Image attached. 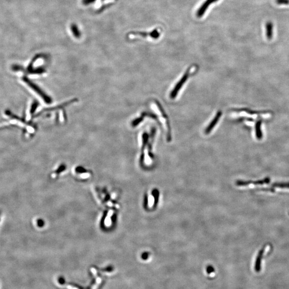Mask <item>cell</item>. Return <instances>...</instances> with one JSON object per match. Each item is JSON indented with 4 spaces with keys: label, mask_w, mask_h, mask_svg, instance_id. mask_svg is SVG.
Listing matches in <instances>:
<instances>
[{
    "label": "cell",
    "mask_w": 289,
    "mask_h": 289,
    "mask_svg": "<svg viewBox=\"0 0 289 289\" xmlns=\"http://www.w3.org/2000/svg\"><path fill=\"white\" fill-rule=\"evenodd\" d=\"M273 187L289 188V182L287 183H275L272 185Z\"/></svg>",
    "instance_id": "8"
},
{
    "label": "cell",
    "mask_w": 289,
    "mask_h": 289,
    "mask_svg": "<svg viewBox=\"0 0 289 289\" xmlns=\"http://www.w3.org/2000/svg\"><path fill=\"white\" fill-rule=\"evenodd\" d=\"M221 115H222V113L220 111H218V113L216 114V116L214 118V119L213 120L212 122L210 123L209 125H208V126H207L206 128L205 133L206 134H209L210 132L212 131V130L213 129L214 126L216 125V124L218 122V120L220 119V118L221 117Z\"/></svg>",
    "instance_id": "5"
},
{
    "label": "cell",
    "mask_w": 289,
    "mask_h": 289,
    "mask_svg": "<svg viewBox=\"0 0 289 289\" xmlns=\"http://www.w3.org/2000/svg\"><path fill=\"white\" fill-rule=\"evenodd\" d=\"M260 126H261V122H258L255 126V130H256V136L258 139H261L262 138V133H261Z\"/></svg>",
    "instance_id": "9"
},
{
    "label": "cell",
    "mask_w": 289,
    "mask_h": 289,
    "mask_svg": "<svg viewBox=\"0 0 289 289\" xmlns=\"http://www.w3.org/2000/svg\"><path fill=\"white\" fill-rule=\"evenodd\" d=\"M217 1L218 0H206L205 2L201 5V6L199 8L198 10L197 11V15L198 17L200 18L202 17L205 14L206 11L207 10V9L209 6L210 4L213 3Z\"/></svg>",
    "instance_id": "4"
},
{
    "label": "cell",
    "mask_w": 289,
    "mask_h": 289,
    "mask_svg": "<svg viewBox=\"0 0 289 289\" xmlns=\"http://www.w3.org/2000/svg\"><path fill=\"white\" fill-rule=\"evenodd\" d=\"M23 81H24V83H26L31 89L33 90L34 92L38 94L40 96V97H41L45 102H46L47 103H50L51 102V99L49 98V96H47V95L45 94V93L43 92L42 90H41L40 87H39L38 86L31 81L30 79L28 78L27 77H24L23 78Z\"/></svg>",
    "instance_id": "2"
},
{
    "label": "cell",
    "mask_w": 289,
    "mask_h": 289,
    "mask_svg": "<svg viewBox=\"0 0 289 289\" xmlns=\"http://www.w3.org/2000/svg\"><path fill=\"white\" fill-rule=\"evenodd\" d=\"M196 69H197V68L195 66H191L190 68H188V70L186 71V72L185 73V74L183 75L182 78L180 79L179 82L176 85L175 87L173 88V90L171 91L170 93V98H171L173 99L177 96L178 93L180 91V89L183 86L186 80L188 79V77L190 76L191 73L193 72Z\"/></svg>",
    "instance_id": "1"
},
{
    "label": "cell",
    "mask_w": 289,
    "mask_h": 289,
    "mask_svg": "<svg viewBox=\"0 0 289 289\" xmlns=\"http://www.w3.org/2000/svg\"><path fill=\"white\" fill-rule=\"evenodd\" d=\"M91 272H92V273L93 274V275L95 276V280H96V281H95V283L93 285V286L92 287V289H97L98 288V286L100 285L101 283V281H102V280L100 277H99L98 275H97V272H96V269H94V268H91Z\"/></svg>",
    "instance_id": "7"
},
{
    "label": "cell",
    "mask_w": 289,
    "mask_h": 289,
    "mask_svg": "<svg viewBox=\"0 0 289 289\" xmlns=\"http://www.w3.org/2000/svg\"><path fill=\"white\" fill-rule=\"evenodd\" d=\"M276 3L278 4H285L287 5L289 4V0H276Z\"/></svg>",
    "instance_id": "13"
},
{
    "label": "cell",
    "mask_w": 289,
    "mask_h": 289,
    "mask_svg": "<svg viewBox=\"0 0 289 289\" xmlns=\"http://www.w3.org/2000/svg\"><path fill=\"white\" fill-rule=\"evenodd\" d=\"M71 30H72L73 34L76 37L79 38V36H80V31L77 28V26L75 25V24H73L71 25Z\"/></svg>",
    "instance_id": "11"
},
{
    "label": "cell",
    "mask_w": 289,
    "mask_h": 289,
    "mask_svg": "<svg viewBox=\"0 0 289 289\" xmlns=\"http://www.w3.org/2000/svg\"><path fill=\"white\" fill-rule=\"evenodd\" d=\"M38 106V103L37 102H33V103L32 104L31 110H30V113H31V114H33V113H34V112H35V110H36Z\"/></svg>",
    "instance_id": "12"
},
{
    "label": "cell",
    "mask_w": 289,
    "mask_h": 289,
    "mask_svg": "<svg viewBox=\"0 0 289 289\" xmlns=\"http://www.w3.org/2000/svg\"><path fill=\"white\" fill-rule=\"evenodd\" d=\"M265 32L266 36L269 40L272 38L273 35V24L272 22L268 21L265 25Z\"/></svg>",
    "instance_id": "6"
},
{
    "label": "cell",
    "mask_w": 289,
    "mask_h": 289,
    "mask_svg": "<svg viewBox=\"0 0 289 289\" xmlns=\"http://www.w3.org/2000/svg\"><path fill=\"white\" fill-rule=\"evenodd\" d=\"M66 288H67L68 289H78L77 287H72L71 285H66Z\"/></svg>",
    "instance_id": "14"
},
{
    "label": "cell",
    "mask_w": 289,
    "mask_h": 289,
    "mask_svg": "<svg viewBox=\"0 0 289 289\" xmlns=\"http://www.w3.org/2000/svg\"><path fill=\"white\" fill-rule=\"evenodd\" d=\"M131 34L132 35H134V36H137V35H139V36H143V37H147V36H150L151 38H153L156 39L158 38V37L160 35V31H158L157 29H155L154 30V31H153L152 32H132Z\"/></svg>",
    "instance_id": "3"
},
{
    "label": "cell",
    "mask_w": 289,
    "mask_h": 289,
    "mask_svg": "<svg viewBox=\"0 0 289 289\" xmlns=\"http://www.w3.org/2000/svg\"><path fill=\"white\" fill-rule=\"evenodd\" d=\"M270 181V179L269 177H266L264 178L263 180H257L255 182H252L253 184L254 185H263L265 184H268Z\"/></svg>",
    "instance_id": "10"
}]
</instances>
